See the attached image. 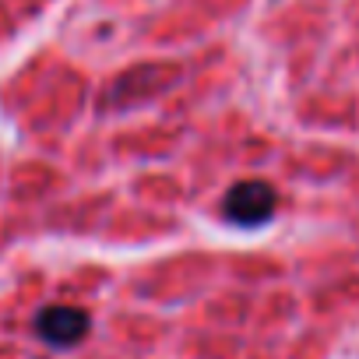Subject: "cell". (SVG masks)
<instances>
[{
  "instance_id": "1",
  "label": "cell",
  "mask_w": 359,
  "mask_h": 359,
  "mask_svg": "<svg viewBox=\"0 0 359 359\" xmlns=\"http://www.w3.org/2000/svg\"><path fill=\"white\" fill-rule=\"evenodd\" d=\"M275 208H278V194L268 180H240L222 198V215L243 229L264 226L275 215Z\"/></svg>"
},
{
  "instance_id": "2",
  "label": "cell",
  "mask_w": 359,
  "mask_h": 359,
  "mask_svg": "<svg viewBox=\"0 0 359 359\" xmlns=\"http://www.w3.org/2000/svg\"><path fill=\"white\" fill-rule=\"evenodd\" d=\"M92 327V317L81 310V306H67V303H53V306H43L39 317H36V334L53 345V348H71L78 345Z\"/></svg>"
}]
</instances>
